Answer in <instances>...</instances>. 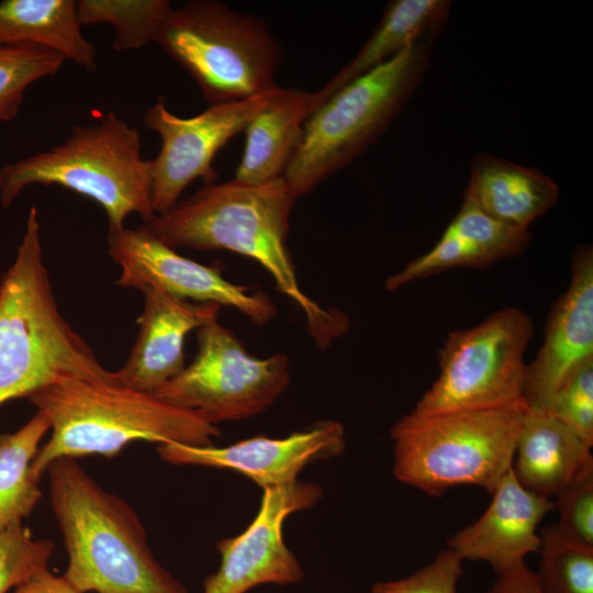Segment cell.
Wrapping results in <instances>:
<instances>
[{
	"label": "cell",
	"instance_id": "f1b7e54d",
	"mask_svg": "<svg viewBox=\"0 0 593 593\" xmlns=\"http://www.w3.org/2000/svg\"><path fill=\"white\" fill-rule=\"evenodd\" d=\"M462 562L446 548L432 562L406 578L374 583L371 593H457L463 572Z\"/></svg>",
	"mask_w": 593,
	"mask_h": 593
},
{
	"label": "cell",
	"instance_id": "603a6c76",
	"mask_svg": "<svg viewBox=\"0 0 593 593\" xmlns=\"http://www.w3.org/2000/svg\"><path fill=\"white\" fill-rule=\"evenodd\" d=\"M48 430L46 416L36 411L18 430L0 435V528L22 522L43 496L32 465Z\"/></svg>",
	"mask_w": 593,
	"mask_h": 593
},
{
	"label": "cell",
	"instance_id": "d6986e66",
	"mask_svg": "<svg viewBox=\"0 0 593 593\" xmlns=\"http://www.w3.org/2000/svg\"><path fill=\"white\" fill-rule=\"evenodd\" d=\"M465 194L490 216L528 230L557 204L559 187L536 168L480 153L471 163Z\"/></svg>",
	"mask_w": 593,
	"mask_h": 593
},
{
	"label": "cell",
	"instance_id": "30bf717a",
	"mask_svg": "<svg viewBox=\"0 0 593 593\" xmlns=\"http://www.w3.org/2000/svg\"><path fill=\"white\" fill-rule=\"evenodd\" d=\"M197 345L192 362L153 394L212 425L264 413L290 384L287 355H250L217 320L197 329Z\"/></svg>",
	"mask_w": 593,
	"mask_h": 593
},
{
	"label": "cell",
	"instance_id": "484cf974",
	"mask_svg": "<svg viewBox=\"0 0 593 593\" xmlns=\"http://www.w3.org/2000/svg\"><path fill=\"white\" fill-rule=\"evenodd\" d=\"M65 60L63 55L35 45L0 46V122L13 121L26 89L56 75Z\"/></svg>",
	"mask_w": 593,
	"mask_h": 593
},
{
	"label": "cell",
	"instance_id": "ffe728a7",
	"mask_svg": "<svg viewBox=\"0 0 593 593\" xmlns=\"http://www.w3.org/2000/svg\"><path fill=\"white\" fill-rule=\"evenodd\" d=\"M450 5L447 0L390 1L358 53L321 89L311 92V114L350 81L391 60L417 41L436 36Z\"/></svg>",
	"mask_w": 593,
	"mask_h": 593
},
{
	"label": "cell",
	"instance_id": "8fae6325",
	"mask_svg": "<svg viewBox=\"0 0 593 593\" xmlns=\"http://www.w3.org/2000/svg\"><path fill=\"white\" fill-rule=\"evenodd\" d=\"M275 89L239 101L209 105L191 118L171 113L159 98L144 114V125L156 132L160 149L149 161L150 202L155 214L172 208L195 179L205 183L217 178L212 164L217 152L264 110Z\"/></svg>",
	"mask_w": 593,
	"mask_h": 593
},
{
	"label": "cell",
	"instance_id": "4fadbf2b",
	"mask_svg": "<svg viewBox=\"0 0 593 593\" xmlns=\"http://www.w3.org/2000/svg\"><path fill=\"white\" fill-rule=\"evenodd\" d=\"M258 512L235 537L216 542L217 571L209 575L202 593H246L260 584L300 582L304 572L283 539V524L293 513L313 507L323 496L313 482L262 488Z\"/></svg>",
	"mask_w": 593,
	"mask_h": 593
},
{
	"label": "cell",
	"instance_id": "1f68e13d",
	"mask_svg": "<svg viewBox=\"0 0 593 593\" xmlns=\"http://www.w3.org/2000/svg\"><path fill=\"white\" fill-rule=\"evenodd\" d=\"M11 593H81L64 575H55L48 568L37 572Z\"/></svg>",
	"mask_w": 593,
	"mask_h": 593
},
{
	"label": "cell",
	"instance_id": "4316f807",
	"mask_svg": "<svg viewBox=\"0 0 593 593\" xmlns=\"http://www.w3.org/2000/svg\"><path fill=\"white\" fill-rule=\"evenodd\" d=\"M54 541L35 538L22 522L0 528V593H9L48 568Z\"/></svg>",
	"mask_w": 593,
	"mask_h": 593
},
{
	"label": "cell",
	"instance_id": "52a82bcc",
	"mask_svg": "<svg viewBox=\"0 0 593 593\" xmlns=\"http://www.w3.org/2000/svg\"><path fill=\"white\" fill-rule=\"evenodd\" d=\"M527 410L518 404L419 421L400 417L390 430L394 478L433 496L459 485L492 494L512 468Z\"/></svg>",
	"mask_w": 593,
	"mask_h": 593
},
{
	"label": "cell",
	"instance_id": "7a4b0ae2",
	"mask_svg": "<svg viewBox=\"0 0 593 593\" xmlns=\"http://www.w3.org/2000/svg\"><path fill=\"white\" fill-rule=\"evenodd\" d=\"M46 472L68 557L63 575L72 586L81 593H189L157 561L125 500L99 484L77 459H58Z\"/></svg>",
	"mask_w": 593,
	"mask_h": 593
},
{
	"label": "cell",
	"instance_id": "7402d4cb",
	"mask_svg": "<svg viewBox=\"0 0 593 593\" xmlns=\"http://www.w3.org/2000/svg\"><path fill=\"white\" fill-rule=\"evenodd\" d=\"M81 26L74 0L0 2V46L44 47L93 71L97 69V51L82 35Z\"/></svg>",
	"mask_w": 593,
	"mask_h": 593
},
{
	"label": "cell",
	"instance_id": "ba28073f",
	"mask_svg": "<svg viewBox=\"0 0 593 593\" xmlns=\"http://www.w3.org/2000/svg\"><path fill=\"white\" fill-rule=\"evenodd\" d=\"M156 43L193 78L209 105L268 92L282 48L261 19L216 0L172 8Z\"/></svg>",
	"mask_w": 593,
	"mask_h": 593
},
{
	"label": "cell",
	"instance_id": "cb8c5ba5",
	"mask_svg": "<svg viewBox=\"0 0 593 593\" xmlns=\"http://www.w3.org/2000/svg\"><path fill=\"white\" fill-rule=\"evenodd\" d=\"M172 10L168 0H80L77 12L81 25L107 23L114 29L115 51L138 49L156 42Z\"/></svg>",
	"mask_w": 593,
	"mask_h": 593
},
{
	"label": "cell",
	"instance_id": "d4e9b609",
	"mask_svg": "<svg viewBox=\"0 0 593 593\" xmlns=\"http://www.w3.org/2000/svg\"><path fill=\"white\" fill-rule=\"evenodd\" d=\"M536 572L545 593H593V548L572 542L550 525L539 533Z\"/></svg>",
	"mask_w": 593,
	"mask_h": 593
},
{
	"label": "cell",
	"instance_id": "ac0fdd59",
	"mask_svg": "<svg viewBox=\"0 0 593 593\" xmlns=\"http://www.w3.org/2000/svg\"><path fill=\"white\" fill-rule=\"evenodd\" d=\"M591 448L546 411L528 407L512 469L523 488L550 499L593 474Z\"/></svg>",
	"mask_w": 593,
	"mask_h": 593
},
{
	"label": "cell",
	"instance_id": "6da1fadb",
	"mask_svg": "<svg viewBox=\"0 0 593 593\" xmlns=\"http://www.w3.org/2000/svg\"><path fill=\"white\" fill-rule=\"evenodd\" d=\"M296 199L282 177L262 184L211 182L142 226L174 249L228 250L254 259L303 311L310 335L325 348L348 329L349 320L301 289L288 248Z\"/></svg>",
	"mask_w": 593,
	"mask_h": 593
},
{
	"label": "cell",
	"instance_id": "83f0119b",
	"mask_svg": "<svg viewBox=\"0 0 593 593\" xmlns=\"http://www.w3.org/2000/svg\"><path fill=\"white\" fill-rule=\"evenodd\" d=\"M593 446V359L575 369L542 410Z\"/></svg>",
	"mask_w": 593,
	"mask_h": 593
},
{
	"label": "cell",
	"instance_id": "2e32d148",
	"mask_svg": "<svg viewBox=\"0 0 593 593\" xmlns=\"http://www.w3.org/2000/svg\"><path fill=\"white\" fill-rule=\"evenodd\" d=\"M141 291L138 334L126 361L113 373L116 384L154 393L186 367L187 335L216 321L222 306L182 300L156 288Z\"/></svg>",
	"mask_w": 593,
	"mask_h": 593
},
{
	"label": "cell",
	"instance_id": "5bb4252c",
	"mask_svg": "<svg viewBox=\"0 0 593 593\" xmlns=\"http://www.w3.org/2000/svg\"><path fill=\"white\" fill-rule=\"evenodd\" d=\"M345 447L343 425L324 419L280 438L259 435L223 447L166 443L158 445L157 452L175 466L233 470L262 489L298 481L306 466L338 457Z\"/></svg>",
	"mask_w": 593,
	"mask_h": 593
},
{
	"label": "cell",
	"instance_id": "277c9868",
	"mask_svg": "<svg viewBox=\"0 0 593 593\" xmlns=\"http://www.w3.org/2000/svg\"><path fill=\"white\" fill-rule=\"evenodd\" d=\"M64 378L115 383L58 309L32 206L16 257L0 279V404Z\"/></svg>",
	"mask_w": 593,
	"mask_h": 593
},
{
	"label": "cell",
	"instance_id": "4dcf8cb0",
	"mask_svg": "<svg viewBox=\"0 0 593 593\" xmlns=\"http://www.w3.org/2000/svg\"><path fill=\"white\" fill-rule=\"evenodd\" d=\"M496 574L491 588L483 593H545L536 571L532 570L526 562Z\"/></svg>",
	"mask_w": 593,
	"mask_h": 593
},
{
	"label": "cell",
	"instance_id": "5b68a950",
	"mask_svg": "<svg viewBox=\"0 0 593 593\" xmlns=\"http://www.w3.org/2000/svg\"><path fill=\"white\" fill-rule=\"evenodd\" d=\"M57 184L85 195L104 210L109 231L124 227L137 213L155 217L149 161L141 156V134L114 111L97 124L72 126L66 141L0 169V201L8 208L30 184Z\"/></svg>",
	"mask_w": 593,
	"mask_h": 593
},
{
	"label": "cell",
	"instance_id": "7c38bea8",
	"mask_svg": "<svg viewBox=\"0 0 593 593\" xmlns=\"http://www.w3.org/2000/svg\"><path fill=\"white\" fill-rule=\"evenodd\" d=\"M108 246L121 268L116 284L122 288H156L182 300L231 306L258 325L277 314L266 293L251 292L228 281L217 268L179 255L143 226L109 231Z\"/></svg>",
	"mask_w": 593,
	"mask_h": 593
},
{
	"label": "cell",
	"instance_id": "3957f363",
	"mask_svg": "<svg viewBox=\"0 0 593 593\" xmlns=\"http://www.w3.org/2000/svg\"><path fill=\"white\" fill-rule=\"evenodd\" d=\"M27 399L49 423V439L32 465L41 479L61 458H112L138 440L210 446L221 436L216 425L192 412L111 382L64 378Z\"/></svg>",
	"mask_w": 593,
	"mask_h": 593
},
{
	"label": "cell",
	"instance_id": "f546056e",
	"mask_svg": "<svg viewBox=\"0 0 593 593\" xmlns=\"http://www.w3.org/2000/svg\"><path fill=\"white\" fill-rule=\"evenodd\" d=\"M558 530L574 544L593 548V474L556 496Z\"/></svg>",
	"mask_w": 593,
	"mask_h": 593
},
{
	"label": "cell",
	"instance_id": "9c48e42d",
	"mask_svg": "<svg viewBox=\"0 0 593 593\" xmlns=\"http://www.w3.org/2000/svg\"><path fill=\"white\" fill-rule=\"evenodd\" d=\"M533 333L529 315L516 306L450 332L438 351V378L403 417L419 421L526 404L524 356Z\"/></svg>",
	"mask_w": 593,
	"mask_h": 593
},
{
	"label": "cell",
	"instance_id": "e0dca14e",
	"mask_svg": "<svg viewBox=\"0 0 593 593\" xmlns=\"http://www.w3.org/2000/svg\"><path fill=\"white\" fill-rule=\"evenodd\" d=\"M491 495L484 513L448 538L447 549L462 561H484L500 573L539 551L537 527L555 504L523 488L512 468Z\"/></svg>",
	"mask_w": 593,
	"mask_h": 593
},
{
	"label": "cell",
	"instance_id": "8992f818",
	"mask_svg": "<svg viewBox=\"0 0 593 593\" xmlns=\"http://www.w3.org/2000/svg\"><path fill=\"white\" fill-rule=\"evenodd\" d=\"M434 38L417 41L350 81L310 115L282 176L298 198L348 166L387 131L419 87Z\"/></svg>",
	"mask_w": 593,
	"mask_h": 593
},
{
	"label": "cell",
	"instance_id": "44dd1931",
	"mask_svg": "<svg viewBox=\"0 0 593 593\" xmlns=\"http://www.w3.org/2000/svg\"><path fill=\"white\" fill-rule=\"evenodd\" d=\"M311 115V92L279 87L245 128L246 143L234 180L262 184L283 176Z\"/></svg>",
	"mask_w": 593,
	"mask_h": 593
},
{
	"label": "cell",
	"instance_id": "9a60e30c",
	"mask_svg": "<svg viewBox=\"0 0 593 593\" xmlns=\"http://www.w3.org/2000/svg\"><path fill=\"white\" fill-rule=\"evenodd\" d=\"M590 359H593V250L589 245H580L572 256L568 288L552 306L542 344L526 368L527 406L544 410L562 382Z\"/></svg>",
	"mask_w": 593,
	"mask_h": 593
}]
</instances>
